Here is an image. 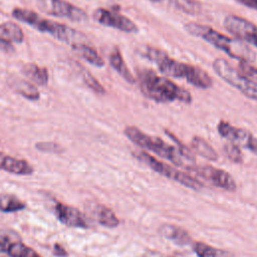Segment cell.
I'll return each mask as SVG.
<instances>
[{"label":"cell","mask_w":257,"mask_h":257,"mask_svg":"<svg viewBox=\"0 0 257 257\" xmlns=\"http://www.w3.org/2000/svg\"><path fill=\"white\" fill-rule=\"evenodd\" d=\"M22 73L32 82L38 85H45L49 79L48 70L45 67L39 66L35 63L24 64L22 67Z\"/></svg>","instance_id":"17"},{"label":"cell","mask_w":257,"mask_h":257,"mask_svg":"<svg viewBox=\"0 0 257 257\" xmlns=\"http://www.w3.org/2000/svg\"><path fill=\"white\" fill-rule=\"evenodd\" d=\"M7 254L10 257H41L39 254H37V252L23 244L20 240L14 242L10 246Z\"/></svg>","instance_id":"26"},{"label":"cell","mask_w":257,"mask_h":257,"mask_svg":"<svg viewBox=\"0 0 257 257\" xmlns=\"http://www.w3.org/2000/svg\"><path fill=\"white\" fill-rule=\"evenodd\" d=\"M190 172L194 173L199 178L205 179L207 182H209L210 184L217 188L226 191H234L237 188L235 180L225 170L218 169L212 166L195 165L190 169Z\"/></svg>","instance_id":"9"},{"label":"cell","mask_w":257,"mask_h":257,"mask_svg":"<svg viewBox=\"0 0 257 257\" xmlns=\"http://www.w3.org/2000/svg\"><path fill=\"white\" fill-rule=\"evenodd\" d=\"M239 3L257 11V0H237Z\"/></svg>","instance_id":"34"},{"label":"cell","mask_w":257,"mask_h":257,"mask_svg":"<svg viewBox=\"0 0 257 257\" xmlns=\"http://www.w3.org/2000/svg\"><path fill=\"white\" fill-rule=\"evenodd\" d=\"M93 18L98 23L111 27L126 33H137L139 31L138 25L124 15L113 12L104 8H97L93 12Z\"/></svg>","instance_id":"11"},{"label":"cell","mask_w":257,"mask_h":257,"mask_svg":"<svg viewBox=\"0 0 257 257\" xmlns=\"http://www.w3.org/2000/svg\"><path fill=\"white\" fill-rule=\"evenodd\" d=\"M217 131L219 135L222 138L228 140L229 143L235 144L238 147L246 148L249 151H251L257 139L253 135H251L248 131L241 127L234 126L225 120H220L218 122Z\"/></svg>","instance_id":"12"},{"label":"cell","mask_w":257,"mask_h":257,"mask_svg":"<svg viewBox=\"0 0 257 257\" xmlns=\"http://www.w3.org/2000/svg\"><path fill=\"white\" fill-rule=\"evenodd\" d=\"M25 203L17 197L10 194H3L0 196V211L2 212H16L23 210Z\"/></svg>","instance_id":"24"},{"label":"cell","mask_w":257,"mask_h":257,"mask_svg":"<svg viewBox=\"0 0 257 257\" xmlns=\"http://www.w3.org/2000/svg\"><path fill=\"white\" fill-rule=\"evenodd\" d=\"M185 29L192 35L202 38L216 48L224 51L230 57L239 60L240 62L250 63L256 58L255 52L243 41L226 36L212 27L200 23L188 22L185 24Z\"/></svg>","instance_id":"2"},{"label":"cell","mask_w":257,"mask_h":257,"mask_svg":"<svg viewBox=\"0 0 257 257\" xmlns=\"http://www.w3.org/2000/svg\"><path fill=\"white\" fill-rule=\"evenodd\" d=\"M134 156L139 161H141L142 163H144L148 167H150L153 171H155V172L159 173L160 175H162L172 181H175L187 188H190L193 190H200L201 188H203V183L200 180L154 158L153 156H151L150 154H148L144 151L134 152Z\"/></svg>","instance_id":"7"},{"label":"cell","mask_w":257,"mask_h":257,"mask_svg":"<svg viewBox=\"0 0 257 257\" xmlns=\"http://www.w3.org/2000/svg\"><path fill=\"white\" fill-rule=\"evenodd\" d=\"M139 83L142 93L157 102L181 101L190 103L191 93L185 88L177 85L167 77L159 76L152 70H142L139 72Z\"/></svg>","instance_id":"3"},{"label":"cell","mask_w":257,"mask_h":257,"mask_svg":"<svg viewBox=\"0 0 257 257\" xmlns=\"http://www.w3.org/2000/svg\"><path fill=\"white\" fill-rule=\"evenodd\" d=\"M153 2H163V0H151Z\"/></svg>","instance_id":"35"},{"label":"cell","mask_w":257,"mask_h":257,"mask_svg":"<svg viewBox=\"0 0 257 257\" xmlns=\"http://www.w3.org/2000/svg\"><path fill=\"white\" fill-rule=\"evenodd\" d=\"M37 8L51 16L67 18L74 22L87 20V14L81 8L65 0H36Z\"/></svg>","instance_id":"8"},{"label":"cell","mask_w":257,"mask_h":257,"mask_svg":"<svg viewBox=\"0 0 257 257\" xmlns=\"http://www.w3.org/2000/svg\"><path fill=\"white\" fill-rule=\"evenodd\" d=\"M11 85L13 86V88L15 89V91L17 93L21 94L22 96H24L30 100H36L40 97V94H39L37 88L26 80L16 78Z\"/></svg>","instance_id":"22"},{"label":"cell","mask_w":257,"mask_h":257,"mask_svg":"<svg viewBox=\"0 0 257 257\" xmlns=\"http://www.w3.org/2000/svg\"><path fill=\"white\" fill-rule=\"evenodd\" d=\"M17 235L14 233H8V232H0V252L7 253L10 246L16 242L19 241V239H16Z\"/></svg>","instance_id":"29"},{"label":"cell","mask_w":257,"mask_h":257,"mask_svg":"<svg viewBox=\"0 0 257 257\" xmlns=\"http://www.w3.org/2000/svg\"><path fill=\"white\" fill-rule=\"evenodd\" d=\"M224 26L239 40L257 47V26L249 20L229 14L224 19Z\"/></svg>","instance_id":"10"},{"label":"cell","mask_w":257,"mask_h":257,"mask_svg":"<svg viewBox=\"0 0 257 257\" xmlns=\"http://www.w3.org/2000/svg\"><path fill=\"white\" fill-rule=\"evenodd\" d=\"M80 68H81V76H82V79H83L84 83H85L90 89H92L95 93L104 94V93H105V89H104V87L98 82V80L95 79V78L93 77V75H92L89 71L85 70L82 66H80Z\"/></svg>","instance_id":"27"},{"label":"cell","mask_w":257,"mask_h":257,"mask_svg":"<svg viewBox=\"0 0 257 257\" xmlns=\"http://www.w3.org/2000/svg\"><path fill=\"white\" fill-rule=\"evenodd\" d=\"M0 170L16 175H31L33 168L28 162L0 153Z\"/></svg>","instance_id":"14"},{"label":"cell","mask_w":257,"mask_h":257,"mask_svg":"<svg viewBox=\"0 0 257 257\" xmlns=\"http://www.w3.org/2000/svg\"><path fill=\"white\" fill-rule=\"evenodd\" d=\"M161 233L168 239L173 240L179 244H188L190 241V237L186 231L183 229L176 227L174 225H164L161 228Z\"/></svg>","instance_id":"21"},{"label":"cell","mask_w":257,"mask_h":257,"mask_svg":"<svg viewBox=\"0 0 257 257\" xmlns=\"http://www.w3.org/2000/svg\"><path fill=\"white\" fill-rule=\"evenodd\" d=\"M144 54L158 66L163 74L167 76L183 78L193 86L202 89L210 88L212 86L213 81L211 76L200 67L177 61L171 58L165 51L155 47H147Z\"/></svg>","instance_id":"1"},{"label":"cell","mask_w":257,"mask_h":257,"mask_svg":"<svg viewBox=\"0 0 257 257\" xmlns=\"http://www.w3.org/2000/svg\"><path fill=\"white\" fill-rule=\"evenodd\" d=\"M123 133L126 138L137 146L169 160L176 166L183 167L189 171L195 166V160L192 154H187L179 148L167 144L158 137L147 135L137 126L128 125L124 128Z\"/></svg>","instance_id":"4"},{"label":"cell","mask_w":257,"mask_h":257,"mask_svg":"<svg viewBox=\"0 0 257 257\" xmlns=\"http://www.w3.org/2000/svg\"><path fill=\"white\" fill-rule=\"evenodd\" d=\"M95 216L97 222L104 227L114 228L117 227L119 224L117 216L113 213L111 209L104 205H97L95 209Z\"/></svg>","instance_id":"20"},{"label":"cell","mask_w":257,"mask_h":257,"mask_svg":"<svg viewBox=\"0 0 257 257\" xmlns=\"http://www.w3.org/2000/svg\"><path fill=\"white\" fill-rule=\"evenodd\" d=\"M191 147L195 153L209 161H217L219 158L218 153L204 139L200 137H194L192 139Z\"/></svg>","instance_id":"19"},{"label":"cell","mask_w":257,"mask_h":257,"mask_svg":"<svg viewBox=\"0 0 257 257\" xmlns=\"http://www.w3.org/2000/svg\"><path fill=\"white\" fill-rule=\"evenodd\" d=\"M54 213L56 218L66 226L78 228L88 227L87 219L76 208L70 207L62 203H57L54 207Z\"/></svg>","instance_id":"13"},{"label":"cell","mask_w":257,"mask_h":257,"mask_svg":"<svg viewBox=\"0 0 257 257\" xmlns=\"http://www.w3.org/2000/svg\"><path fill=\"white\" fill-rule=\"evenodd\" d=\"M0 37L9 42L21 43L24 40V33L19 25L14 22L7 21L0 23Z\"/></svg>","instance_id":"18"},{"label":"cell","mask_w":257,"mask_h":257,"mask_svg":"<svg viewBox=\"0 0 257 257\" xmlns=\"http://www.w3.org/2000/svg\"><path fill=\"white\" fill-rule=\"evenodd\" d=\"M53 254L56 255V256H59V257H64V256H67V252L65 251V249L60 245V244H54L53 246Z\"/></svg>","instance_id":"32"},{"label":"cell","mask_w":257,"mask_h":257,"mask_svg":"<svg viewBox=\"0 0 257 257\" xmlns=\"http://www.w3.org/2000/svg\"><path fill=\"white\" fill-rule=\"evenodd\" d=\"M109 63L113 67V69L122 78H124L127 82H130V83L136 82V79H135L133 73L131 72V70L128 69L127 65L125 64V62L123 60V57L121 55L119 48L116 46L111 50V52L109 54Z\"/></svg>","instance_id":"15"},{"label":"cell","mask_w":257,"mask_h":257,"mask_svg":"<svg viewBox=\"0 0 257 257\" xmlns=\"http://www.w3.org/2000/svg\"><path fill=\"white\" fill-rule=\"evenodd\" d=\"M71 47L80 57H82L88 63L96 67H102L104 65V61L101 58V56L90 45L85 44L83 42H78L76 44H73Z\"/></svg>","instance_id":"16"},{"label":"cell","mask_w":257,"mask_h":257,"mask_svg":"<svg viewBox=\"0 0 257 257\" xmlns=\"http://www.w3.org/2000/svg\"><path fill=\"white\" fill-rule=\"evenodd\" d=\"M0 49L4 50V51H12L13 50V46H12V44L9 41L4 40L3 38L0 37Z\"/></svg>","instance_id":"33"},{"label":"cell","mask_w":257,"mask_h":257,"mask_svg":"<svg viewBox=\"0 0 257 257\" xmlns=\"http://www.w3.org/2000/svg\"><path fill=\"white\" fill-rule=\"evenodd\" d=\"M224 152L227 156V158L232 161L233 163H242L243 161V155L241 152L240 147H238L235 144L228 143L224 146Z\"/></svg>","instance_id":"28"},{"label":"cell","mask_w":257,"mask_h":257,"mask_svg":"<svg viewBox=\"0 0 257 257\" xmlns=\"http://www.w3.org/2000/svg\"><path fill=\"white\" fill-rule=\"evenodd\" d=\"M11 14L15 19L24 22L41 32L49 33L56 39L65 42L71 46L73 44L81 42L80 33L76 30L72 29L71 27L65 24L45 19L39 16L36 12L31 11L29 9L14 8Z\"/></svg>","instance_id":"5"},{"label":"cell","mask_w":257,"mask_h":257,"mask_svg":"<svg viewBox=\"0 0 257 257\" xmlns=\"http://www.w3.org/2000/svg\"><path fill=\"white\" fill-rule=\"evenodd\" d=\"M214 71L227 83L241 91L245 96L257 101V81L241 73L223 58H217L213 64Z\"/></svg>","instance_id":"6"},{"label":"cell","mask_w":257,"mask_h":257,"mask_svg":"<svg viewBox=\"0 0 257 257\" xmlns=\"http://www.w3.org/2000/svg\"><path fill=\"white\" fill-rule=\"evenodd\" d=\"M241 73L247 75L248 77L254 79L257 81V67L251 65L250 63H245V62H240L238 68H237Z\"/></svg>","instance_id":"30"},{"label":"cell","mask_w":257,"mask_h":257,"mask_svg":"<svg viewBox=\"0 0 257 257\" xmlns=\"http://www.w3.org/2000/svg\"><path fill=\"white\" fill-rule=\"evenodd\" d=\"M163 2H168L174 8L187 14H198L202 10V6L197 0H163Z\"/></svg>","instance_id":"23"},{"label":"cell","mask_w":257,"mask_h":257,"mask_svg":"<svg viewBox=\"0 0 257 257\" xmlns=\"http://www.w3.org/2000/svg\"><path fill=\"white\" fill-rule=\"evenodd\" d=\"M193 250L198 257H226V253L203 242H195Z\"/></svg>","instance_id":"25"},{"label":"cell","mask_w":257,"mask_h":257,"mask_svg":"<svg viewBox=\"0 0 257 257\" xmlns=\"http://www.w3.org/2000/svg\"><path fill=\"white\" fill-rule=\"evenodd\" d=\"M36 148L43 152H49V153H59L62 151V149L59 147V145L55 143H38L36 144Z\"/></svg>","instance_id":"31"}]
</instances>
